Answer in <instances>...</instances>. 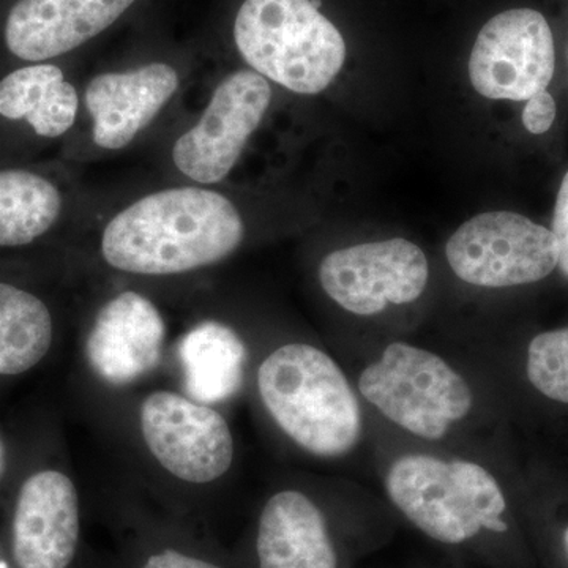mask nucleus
Wrapping results in <instances>:
<instances>
[{
    "label": "nucleus",
    "instance_id": "393cba45",
    "mask_svg": "<svg viewBox=\"0 0 568 568\" xmlns=\"http://www.w3.org/2000/svg\"><path fill=\"white\" fill-rule=\"evenodd\" d=\"M0 466H2V447H0Z\"/></svg>",
    "mask_w": 568,
    "mask_h": 568
},
{
    "label": "nucleus",
    "instance_id": "dca6fc26",
    "mask_svg": "<svg viewBox=\"0 0 568 568\" xmlns=\"http://www.w3.org/2000/svg\"><path fill=\"white\" fill-rule=\"evenodd\" d=\"M179 361L186 392L194 402H226L244 383V342L234 328L219 321L194 325L179 343Z\"/></svg>",
    "mask_w": 568,
    "mask_h": 568
},
{
    "label": "nucleus",
    "instance_id": "5701e85b",
    "mask_svg": "<svg viewBox=\"0 0 568 568\" xmlns=\"http://www.w3.org/2000/svg\"><path fill=\"white\" fill-rule=\"evenodd\" d=\"M142 568H220L205 560L192 558V556L182 555L174 549H164L159 555L148 559Z\"/></svg>",
    "mask_w": 568,
    "mask_h": 568
},
{
    "label": "nucleus",
    "instance_id": "9d476101",
    "mask_svg": "<svg viewBox=\"0 0 568 568\" xmlns=\"http://www.w3.org/2000/svg\"><path fill=\"white\" fill-rule=\"evenodd\" d=\"M428 276V261L420 246L402 237L336 250L320 265L324 293L358 316L417 301Z\"/></svg>",
    "mask_w": 568,
    "mask_h": 568
},
{
    "label": "nucleus",
    "instance_id": "b1692460",
    "mask_svg": "<svg viewBox=\"0 0 568 568\" xmlns=\"http://www.w3.org/2000/svg\"><path fill=\"white\" fill-rule=\"evenodd\" d=\"M0 568H9V566L3 560H0Z\"/></svg>",
    "mask_w": 568,
    "mask_h": 568
},
{
    "label": "nucleus",
    "instance_id": "2eb2a0df",
    "mask_svg": "<svg viewBox=\"0 0 568 568\" xmlns=\"http://www.w3.org/2000/svg\"><path fill=\"white\" fill-rule=\"evenodd\" d=\"M260 568H336L338 559L324 515L304 493H276L257 530Z\"/></svg>",
    "mask_w": 568,
    "mask_h": 568
},
{
    "label": "nucleus",
    "instance_id": "1a4fd4ad",
    "mask_svg": "<svg viewBox=\"0 0 568 568\" xmlns=\"http://www.w3.org/2000/svg\"><path fill=\"white\" fill-rule=\"evenodd\" d=\"M271 100V84L254 70L224 78L196 125L175 141V168L203 185L222 182L263 122Z\"/></svg>",
    "mask_w": 568,
    "mask_h": 568
},
{
    "label": "nucleus",
    "instance_id": "a878e982",
    "mask_svg": "<svg viewBox=\"0 0 568 568\" xmlns=\"http://www.w3.org/2000/svg\"><path fill=\"white\" fill-rule=\"evenodd\" d=\"M566 547H567V551H568V529H567V532H566Z\"/></svg>",
    "mask_w": 568,
    "mask_h": 568
},
{
    "label": "nucleus",
    "instance_id": "6ab92c4d",
    "mask_svg": "<svg viewBox=\"0 0 568 568\" xmlns=\"http://www.w3.org/2000/svg\"><path fill=\"white\" fill-rule=\"evenodd\" d=\"M61 212V192L47 178L24 170L0 171V246L32 244Z\"/></svg>",
    "mask_w": 568,
    "mask_h": 568
},
{
    "label": "nucleus",
    "instance_id": "f257e3e1",
    "mask_svg": "<svg viewBox=\"0 0 568 568\" xmlns=\"http://www.w3.org/2000/svg\"><path fill=\"white\" fill-rule=\"evenodd\" d=\"M241 213L223 194L197 186L141 197L104 227L103 260L133 275L186 274L226 260L244 241Z\"/></svg>",
    "mask_w": 568,
    "mask_h": 568
},
{
    "label": "nucleus",
    "instance_id": "4be33fe9",
    "mask_svg": "<svg viewBox=\"0 0 568 568\" xmlns=\"http://www.w3.org/2000/svg\"><path fill=\"white\" fill-rule=\"evenodd\" d=\"M551 231L556 241H558L559 268L568 278V171L562 183H560Z\"/></svg>",
    "mask_w": 568,
    "mask_h": 568
},
{
    "label": "nucleus",
    "instance_id": "0eeeda50",
    "mask_svg": "<svg viewBox=\"0 0 568 568\" xmlns=\"http://www.w3.org/2000/svg\"><path fill=\"white\" fill-rule=\"evenodd\" d=\"M140 426L152 457L186 484H212L233 465L230 425L204 403L173 392H153L141 403Z\"/></svg>",
    "mask_w": 568,
    "mask_h": 568
},
{
    "label": "nucleus",
    "instance_id": "412c9836",
    "mask_svg": "<svg viewBox=\"0 0 568 568\" xmlns=\"http://www.w3.org/2000/svg\"><path fill=\"white\" fill-rule=\"evenodd\" d=\"M555 99L548 91L537 92L536 95L526 100L525 111H523V125L529 133L544 134L551 129L556 119Z\"/></svg>",
    "mask_w": 568,
    "mask_h": 568
},
{
    "label": "nucleus",
    "instance_id": "f8f14e48",
    "mask_svg": "<svg viewBox=\"0 0 568 568\" xmlns=\"http://www.w3.org/2000/svg\"><path fill=\"white\" fill-rule=\"evenodd\" d=\"M80 538V500L69 476L40 470L24 481L13 519L20 568H67Z\"/></svg>",
    "mask_w": 568,
    "mask_h": 568
},
{
    "label": "nucleus",
    "instance_id": "f03ea898",
    "mask_svg": "<svg viewBox=\"0 0 568 568\" xmlns=\"http://www.w3.org/2000/svg\"><path fill=\"white\" fill-rule=\"evenodd\" d=\"M257 390L275 424L308 454L339 458L357 446V398L334 358L317 347H278L260 366Z\"/></svg>",
    "mask_w": 568,
    "mask_h": 568
},
{
    "label": "nucleus",
    "instance_id": "20e7f679",
    "mask_svg": "<svg viewBox=\"0 0 568 568\" xmlns=\"http://www.w3.org/2000/svg\"><path fill=\"white\" fill-rule=\"evenodd\" d=\"M386 488L413 525L443 544H463L481 529L507 530L503 489L476 463L407 455L388 469Z\"/></svg>",
    "mask_w": 568,
    "mask_h": 568
},
{
    "label": "nucleus",
    "instance_id": "ddd939ff",
    "mask_svg": "<svg viewBox=\"0 0 568 568\" xmlns=\"http://www.w3.org/2000/svg\"><path fill=\"white\" fill-rule=\"evenodd\" d=\"M136 0H18L6 43L22 61L41 62L77 50L125 13Z\"/></svg>",
    "mask_w": 568,
    "mask_h": 568
},
{
    "label": "nucleus",
    "instance_id": "f3484780",
    "mask_svg": "<svg viewBox=\"0 0 568 568\" xmlns=\"http://www.w3.org/2000/svg\"><path fill=\"white\" fill-rule=\"evenodd\" d=\"M80 97L52 63H36L0 81V115L24 119L41 138H59L77 121Z\"/></svg>",
    "mask_w": 568,
    "mask_h": 568
},
{
    "label": "nucleus",
    "instance_id": "a211bd4d",
    "mask_svg": "<svg viewBox=\"0 0 568 568\" xmlns=\"http://www.w3.org/2000/svg\"><path fill=\"white\" fill-rule=\"evenodd\" d=\"M52 317L37 295L0 283V376H18L50 353Z\"/></svg>",
    "mask_w": 568,
    "mask_h": 568
},
{
    "label": "nucleus",
    "instance_id": "aec40b11",
    "mask_svg": "<svg viewBox=\"0 0 568 568\" xmlns=\"http://www.w3.org/2000/svg\"><path fill=\"white\" fill-rule=\"evenodd\" d=\"M528 376L541 395L568 405V328L545 332L530 342Z\"/></svg>",
    "mask_w": 568,
    "mask_h": 568
},
{
    "label": "nucleus",
    "instance_id": "6e6552de",
    "mask_svg": "<svg viewBox=\"0 0 568 568\" xmlns=\"http://www.w3.org/2000/svg\"><path fill=\"white\" fill-rule=\"evenodd\" d=\"M556 69L555 39L547 18L532 9L496 14L470 51L469 80L480 95L523 102L547 91Z\"/></svg>",
    "mask_w": 568,
    "mask_h": 568
},
{
    "label": "nucleus",
    "instance_id": "7ed1b4c3",
    "mask_svg": "<svg viewBox=\"0 0 568 568\" xmlns=\"http://www.w3.org/2000/svg\"><path fill=\"white\" fill-rule=\"evenodd\" d=\"M313 0H245L234 22L242 58L265 80L316 95L338 77L346 43Z\"/></svg>",
    "mask_w": 568,
    "mask_h": 568
},
{
    "label": "nucleus",
    "instance_id": "39448f33",
    "mask_svg": "<svg viewBox=\"0 0 568 568\" xmlns=\"http://www.w3.org/2000/svg\"><path fill=\"white\" fill-rule=\"evenodd\" d=\"M358 390L388 420L424 439H443L473 409L463 376L439 355L405 343H392L366 366Z\"/></svg>",
    "mask_w": 568,
    "mask_h": 568
},
{
    "label": "nucleus",
    "instance_id": "4468645a",
    "mask_svg": "<svg viewBox=\"0 0 568 568\" xmlns=\"http://www.w3.org/2000/svg\"><path fill=\"white\" fill-rule=\"evenodd\" d=\"M178 89V71L162 62L93 78L84 93L93 121V142L106 151L126 148Z\"/></svg>",
    "mask_w": 568,
    "mask_h": 568
},
{
    "label": "nucleus",
    "instance_id": "9b49d317",
    "mask_svg": "<svg viewBox=\"0 0 568 568\" xmlns=\"http://www.w3.org/2000/svg\"><path fill=\"white\" fill-rule=\"evenodd\" d=\"M166 335L162 313L148 297L123 291L100 308L85 358L103 383L129 386L159 365Z\"/></svg>",
    "mask_w": 568,
    "mask_h": 568
},
{
    "label": "nucleus",
    "instance_id": "423d86ee",
    "mask_svg": "<svg viewBox=\"0 0 568 568\" xmlns=\"http://www.w3.org/2000/svg\"><path fill=\"white\" fill-rule=\"evenodd\" d=\"M446 256L463 282L511 287L547 278L559 263L558 241L548 227L515 212H487L462 224Z\"/></svg>",
    "mask_w": 568,
    "mask_h": 568
}]
</instances>
